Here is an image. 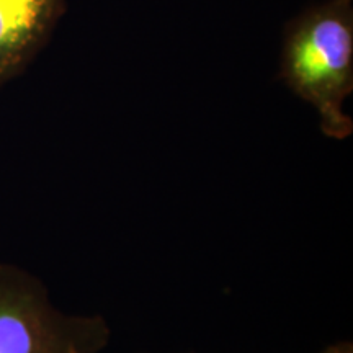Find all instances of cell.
<instances>
[{"instance_id": "obj_4", "label": "cell", "mask_w": 353, "mask_h": 353, "mask_svg": "<svg viewBox=\"0 0 353 353\" xmlns=\"http://www.w3.org/2000/svg\"><path fill=\"white\" fill-rule=\"evenodd\" d=\"M322 353H353L352 342H339L329 345Z\"/></svg>"}, {"instance_id": "obj_1", "label": "cell", "mask_w": 353, "mask_h": 353, "mask_svg": "<svg viewBox=\"0 0 353 353\" xmlns=\"http://www.w3.org/2000/svg\"><path fill=\"white\" fill-rule=\"evenodd\" d=\"M280 74L316 108L325 136L352 134L353 121L343 103L353 90V0H327L288 26Z\"/></svg>"}, {"instance_id": "obj_3", "label": "cell", "mask_w": 353, "mask_h": 353, "mask_svg": "<svg viewBox=\"0 0 353 353\" xmlns=\"http://www.w3.org/2000/svg\"><path fill=\"white\" fill-rule=\"evenodd\" d=\"M64 0H0V85L23 72L63 13Z\"/></svg>"}, {"instance_id": "obj_2", "label": "cell", "mask_w": 353, "mask_h": 353, "mask_svg": "<svg viewBox=\"0 0 353 353\" xmlns=\"http://www.w3.org/2000/svg\"><path fill=\"white\" fill-rule=\"evenodd\" d=\"M108 341L103 317L63 314L37 278L0 265V353H99Z\"/></svg>"}]
</instances>
